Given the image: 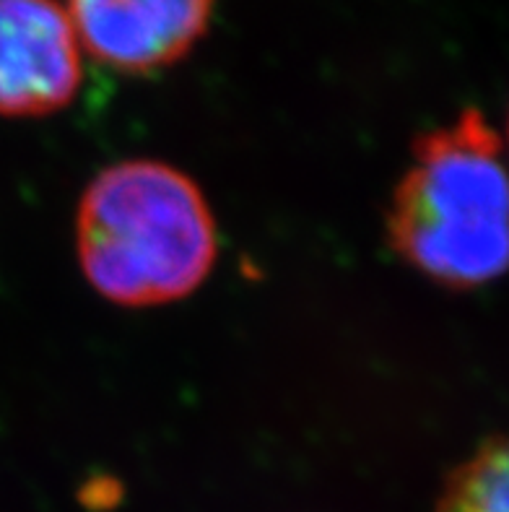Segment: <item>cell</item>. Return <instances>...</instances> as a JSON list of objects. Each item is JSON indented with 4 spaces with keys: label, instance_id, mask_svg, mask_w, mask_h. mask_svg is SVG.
Returning a JSON list of instances; mask_svg holds the SVG:
<instances>
[{
    "label": "cell",
    "instance_id": "6da1fadb",
    "mask_svg": "<svg viewBox=\"0 0 509 512\" xmlns=\"http://www.w3.org/2000/svg\"><path fill=\"white\" fill-rule=\"evenodd\" d=\"M81 271L123 307H154L208 279L219 240L208 201L185 172L151 159L102 169L76 216Z\"/></svg>",
    "mask_w": 509,
    "mask_h": 512
},
{
    "label": "cell",
    "instance_id": "7a4b0ae2",
    "mask_svg": "<svg viewBox=\"0 0 509 512\" xmlns=\"http://www.w3.org/2000/svg\"><path fill=\"white\" fill-rule=\"evenodd\" d=\"M393 247L429 279L476 289L507 268L502 136L478 110L426 133L387 216Z\"/></svg>",
    "mask_w": 509,
    "mask_h": 512
},
{
    "label": "cell",
    "instance_id": "3957f363",
    "mask_svg": "<svg viewBox=\"0 0 509 512\" xmlns=\"http://www.w3.org/2000/svg\"><path fill=\"white\" fill-rule=\"evenodd\" d=\"M81 42L58 0H0V115L42 117L76 99Z\"/></svg>",
    "mask_w": 509,
    "mask_h": 512
},
{
    "label": "cell",
    "instance_id": "277c9868",
    "mask_svg": "<svg viewBox=\"0 0 509 512\" xmlns=\"http://www.w3.org/2000/svg\"><path fill=\"white\" fill-rule=\"evenodd\" d=\"M216 0H68L81 50L125 73H149L193 50Z\"/></svg>",
    "mask_w": 509,
    "mask_h": 512
},
{
    "label": "cell",
    "instance_id": "5b68a950",
    "mask_svg": "<svg viewBox=\"0 0 509 512\" xmlns=\"http://www.w3.org/2000/svg\"><path fill=\"white\" fill-rule=\"evenodd\" d=\"M437 512H509L507 445L489 440L447 479Z\"/></svg>",
    "mask_w": 509,
    "mask_h": 512
},
{
    "label": "cell",
    "instance_id": "8992f818",
    "mask_svg": "<svg viewBox=\"0 0 509 512\" xmlns=\"http://www.w3.org/2000/svg\"><path fill=\"white\" fill-rule=\"evenodd\" d=\"M81 500H84L91 510H107V507H112L117 502V489L115 484H112V487L104 492L102 479H94L89 487L81 492Z\"/></svg>",
    "mask_w": 509,
    "mask_h": 512
}]
</instances>
